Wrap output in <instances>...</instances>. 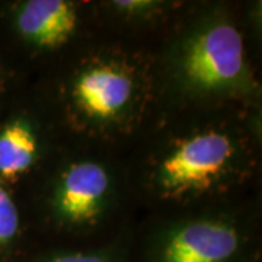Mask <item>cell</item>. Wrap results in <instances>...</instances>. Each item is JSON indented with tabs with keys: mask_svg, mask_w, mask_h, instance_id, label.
I'll use <instances>...</instances> for the list:
<instances>
[{
	"mask_svg": "<svg viewBox=\"0 0 262 262\" xmlns=\"http://www.w3.org/2000/svg\"><path fill=\"white\" fill-rule=\"evenodd\" d=\"M48 262H110V259L96 253H63L51 258Z\"/></svg>",
	"mask_w": 262,
	"mask_h": 262,
	"instance_id": "9",
	"label": "cell"
},
{
	"mask_svg": "<svg viewBox=\"0 0 262 262\" xmlns=\"http://www.w3.org/2000/svg\"><path fill=\"white\" fill-rule=\"evenodd\" d=\"M108 188L110 178L101 165L76 163L61 178L57 191V210L69 222H89L101 211Z\"/></svg>",
	"mask_w": 262,
	"mask_h": 262,
	"instance_id": "4",
	"label": "cell"
},
{
	"mask_svg": "<svg viewBox=\"0 0 262 262\" xmlns=\"http://www.w3.org/2000/svg\"><path fill=\"white\" fill-rule=\"evenodd\" d=\"M184 70L188 80L200 89H232L245 75L242 35L227 24L207 28L188 46Z\"/></svg>",
	"mask_w": 262,
	"mask_h": 262,
	"instance_id": "1",
	"label": "cell"
},
{
	"mask_svg": "<svg viewBox=\"0 0 262 262\" xmlns=\"http://www.w3.org/2000/svg\"><path fill=\"white\" fill-rule=\"evenodd\" d=\"M77 24L75 6L64 0H29L15 10L18 34L39 47H57L73 34Z\"/></svg>",
	"mask_w": 262,
	"mask_h": 262,
	"instance_id": "6",
	"label": "cell"
},
{
	"mask_svg": "<svg viewBox=\"0 0 262 262\" xmlns=\"http://www.w3.org/2000/svg\"><path fill=\"white\" fill-rule=\"evenodd\" d=\"M20 229V215L13 195L6 184L0 182V255L16 241Z\"/></svg>",
	"mask_w": 262,
	"mask_h": 262,
	"instance_id": "8",
	"label": "cell"
},
{
	"mask_svg": "<svg viewBox=\"0 0 262 262\" xmlns=\"http://www.w3.org/2000/svg\"><path fill=\"white\" fill-rule=\"evenodd\" d=\"M0 76H2V75H0ZM0 83H2V77H0Z\"/></svg>",
	"mask_w": 262,
	"mask_h": 262,
	"instance_id": "11",
	"label": "cell"
},
{
	"mask_svg": "<svg viewBox=\"0 0 262 262\" xmlns=\"http://www.w3.org/2000/svg\"><path fill=\"white\" fill-rule=\"evenodd\" d=\"M76 102L95 118H113L121 113L133 95V80L115 66H94L76 79Z\"/></svg>",
	"mask_w": 262,
	"mask_h": 262,
	"instance_id": "5",
	"label": "cell"
},
{
	"mask_svg": "<svg viewBox=\"0 0 262 262\" xmlns=\"http://www.w3.org/2000/svg\"><path fill=\"white\" fill-rule=\"evenodd\" d=\"M239 249V234L220 222H196L166 241L159 262H227Z\"/></svg>",
	"mask_w": 262,
	"mask_h": 262,
	"instance_id": "3",
	"label": "cell"
},
{
	"mask_svg": "<svg viewBox=\"0 0 262 262\" xmlns=\"http://www.w3.org/2000/svg\"><path fill=\"white\" fill-rule=\"evenodd\" d=\"M37 137L28 122L10 120L0 124V182L27 173L37 159Z\"/></svg>",
	"mask_w": 262,
	"mask_h": 262,
	"instance_id": "7",
	"label": "cell"
},
{
	"mask_svg": "<svg viewBox=\"0 0 262 262\" xmlns=\"http://www.w3.org/2000/svg\"><path fill=\"white\" fill-rule=\"evenodd\" d=\"M230 139L217 131H207L182 141L162 162L160 188L170 195L208 187L222 175L233 156Z\"/></svg>",
	"mask_w": 262,
	"mask_h": 262,
	"instance_id": "2",
	"label": "cell"
},
{
	"mask_svg": "<svg viewBox=\"0 0 262 262\" xmlns=\"http://www.w3.org/2000/svg\"><path fill=\"white\" fill-rule=\"evenodd\" d=\"M151 2H144V0H120L115 2V6L118 9L127 10V12H143L151 8Z\"/></svg>",
	"mask_w": 262,
	"mask_h": 262,
	"instance_id": "10",
	"label": "cell"
}]
</instances>
